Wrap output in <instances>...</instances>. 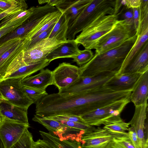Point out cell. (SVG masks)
<instances>
[{"instance_id":"cell-14","label":"cell","mask_w":148,"mask_h":148,"mask_svg":"<svg viewBox=\"0 0 148 148\" xmlns=\"http://www.w3.org/2000/svg\"><path fill=\"white\" fill-rule=\"evenodd\" d=\"M148 71V41L127 65L117 74L139 73L143 74Z\"/></svg>"},{"instance_id":"cell-4","label":"cell","mask_w":148,"mask_h":148,"mask_svg":"<svg viewBox=\"0 0 148 148\" xmlns=\"http://www.w3.org/2000/svg\"><path fill=\"white\" fill-rule=\"evenodd\" d=\"M134 25L127 23L124 20H119L109 32L97 41L92 49L95 53L101 54L115 48L137 34Z\"/></svg>"},{"instance_id":"cell-21","label":"cell","mask_w":148,"mask_h":148,"mask_svg":"<svg viewBox=\"0 0 148 148\" xmlns=\"http://www.w3.org/2000/svg\"><path fill=\"white\" fill-rule=\"evenodd\" d=\"M148 97V71L142 74L132 91L130 101L135 106L147 103Z\"/></svg>"},{"instance_id":"cell-40","label":"cell","mask_w":148,"mask_h":148,"mask_svg":"<svg viewBox=\"0 0 148 148\" xmlns=\"http://www.w3.org/2000/svg\"><path fill=\"white\" fill-rule=\"evenodd\" d=\"M128 131L129 138L134 146L136 148H140L138 136L135 128L131 126Z\"/></svg>"},{"instance_id":"cell-30","label":"cell","mask_w":148,"mask_h":148,"mask_svg":"<svg viewBox=\"0 0 148 148\" xmlns=\"http://www.w3.org/2000/svg\"><path fill=\"white\" fill-rule=\"evenodd\" d=\"M23 88L33 103H36L40 99L48 95L46 90L37 89L25 86H23Z\"/></svg>"},{"instance_id":"cell-5","label":"cell","mask_w":148,"mask_h":148,"mask_svg":"<svg viewBox=\"0 0 148 148\" xmlns=\"http://www.w3.org/2000/svg\"><path fill=\"white\" fill-rule=\"evenodd\" d=\"M22 79L11 78L0 82V93L3 100L14 105L28 109L33 103L23 88Z\"/></svg>"},{"instance_id":"cell-6","label":"cell","mask_w":148,"mask_h":148,"mask_svg":"<svg viewBox=\"0 0 148 148\" xmlns=\"http://www.w3.org/2000/svg\"><path fill=\"white\" fill-rule=\"evenodd\" d=\"M129 137L128 132H113L100 127H94L82 135V148H109L114 138Z\"/></svg>"},{"instance_id":"cell-37","label":"cell","mask_w":148,"mask_h":148,"mask_svg":"<svg viewBox=\"0 0 148 148\" xmlns=\"http://www.w3.org/2000/svg\"><path fill=\"white\" fill-rule=\"evenodd\" d=\"M23 38H16L6 41L0 45V57Z\"/></svg>"},{"instance_id":"cell-19","label":"cell","mask_w":148,"mask_h":148,"mask_svg":"<svg viewBox=\"0 0 148 148\" xmlns=\"http://www.w3.org/2000/svg\"><path fill=\"white\" fill-rule=\"evenodd\" d=\"M23 86L46 90L49 86L53 85L52 71L48 69H42L38 74L22 79Z\"/></svg>"},{"instance_id":"cell-26","label":"cell","mask_w":148,"mask_h":148,"mask_svg":"<svg viewBox=\"0 0 148 148\" xmlns=\"http://www.w3.org/2000/svg\"><path fill=\"white\" fill-rule=\"evenodd\" d=\"M104 129L113 132L125 133L129 127V123L125 122L120 115L115 116L108 119L103 124Z\"/></svg>"},{"instance_id":"cell-18","label":"cell","mask_w":148,"mask_h":148,"mask_svg":"<svg viewBox=\"0 0 148 148\" xmlns=\"http://www.w3.org/2000/svg\"><path fill=\"white\" fill-rule=\"evenodd\" d=\"M137 34L136 40L127 55L120 71L127 65L138 53L146 42L148 41V14L140 23Z\"/></svg>"},{"instance_id":"cell-8","label":"cell","mask_w":148,"mask_h":148,"mask_svg":"<svg viewBox=\"0 0 148 148\" xmlns=\"http://www.w3.org/2000/svg\"><path fill=\"white\" fill-rule=\"evenodd\" d=\"M130 99L116 101L92 111L81 116L88 125L93 126L103 125L112 117L120 115Z\"/></svg>"},{"instance_id":"cell-15","label":"cell","mask_w":148,"mask_h":148,"mask_svg":"<svg viewBox=\"0 0 148 148\" xmlns=\"http://www.w3.org/2000/svg\"><path fill=\"white\" fill-rule=\"evenodd\" d=\"M92 0H62L61 3L55 7L62 13L65 15L69 20L68 29L83 10Z\"/></svg>"},{"instance_id":"cell-10","label":"cell","mask_w":148,"mask_h":148,"mask_svg":"<svg viewBox=\"0 0 148 148\" xmlns=\"http://www.w3.org/2000/svg\"><path fill=\"white\" fill-rule=\"evenodd\" d=\"M30 127L25 124L4 118L0 123V140L4 148H10Z\"/></svg>"},{"instance_id":"cell-49","label":"cell","mask_w":148,"mask_h":148,"mask_svg":"<svg viewBox=\"0 0 148 148\" xmlns=\"http://www.w3.org/2000/svg\"><path fill=\"white\" fill-rule=\"evenodd\" d=\"M0 99H3L0 93Z\"/></svg>"},{"instance_id":"cell-36","label":"cell","mask_w":148,"mask_h":148,"mask_svg":"<svg viewBox=\"0 0 148 148\" xmlns=\"http://www.w3.org/2000/svg\"><path fill=\"white\" fill-rule=\"evenodd\" d=\"M24 0H0V9L5 11L21 3Z\"/></svg>"},{"instance_id":"cell-47","label":"cell","mask_w":148,"mask_h":148,"mask_svg":"<svg viewBox=\"0 0 148 148\" xmlns=\"http://www.w3.org/2000/svg\"><path fill=\"white\" fill-rule=\"evenodd\" d=\"M3 99H0V103L2 101ZM3 119V117L0 114V123L2 122Z\"/></svg>"},{"instance_id":"cell-22","label":"cell","mask_w":148,"mask_h":148,"mask_svg":"<svg viewBox=\"0 0 148 148\" xmlns=\"http://www.w3.org/2000/svg\"><path fill=\"white\" fill-rule=\"evenodd\" d=\"M74 40H68L62 43L49 53L46 57V60L50 62L56 59L71 58L78 55L80 50L78 45Z\"/></svg>"},{"instance_id":"cell-41","label":"cell","mask_w":148,"mask_h":148,"mask_svg":"<svg viewBox=\"0 0 148 148\" xmlns=\"http://www.w3.org/2000/svg\"><path fill=\"white\" fill-rule=\"evenodd\" d=\"M113 141L120 144L124 148H136L129 137L115 138Z\"/></svg>"},{"instance_id":"cell-17","label":"cell","mask_w":148,"mask_h":148,"mask_svg":"<svg viewBox=\"0 0 148 148\" xmlns=\"http://www.w3.org/2000/svg\"><path fill=\"white\" fill-rule=\"evenodd\" d=\"M27 109L13 105L3 100L0 103V114L4 118L25 124H29Z\"/></svg>"},{"instance_id":"cell-2","label":"cell","mask_w":148,"mask_h":148,"mask_svg":"<svg viewBox=\"0 0 148 148\" xmlns=\"http://www.w3.org/2000/svg\"><path fill=\"white\" fill-rule=\"evenodd\" d=\"M115 0H92L68 29L67 40H74L76 35L100 16L114 14Z\"/></svg>"},{"instance_id":"cell-24","label":"cell","mask_w":148,"mask_h":148,"mask_svg":"<svg viewBox=\"0 0 148 148\" xmlns=\"http://www.w3.org/2000/svg\"><path fill=\"white\" fill-rule=\"evenodd\" d=\"M50 62L49 61L46 60L32 64L25 65L12 73L4 79L11 78H20L22 79L43 69Z\"/></svg>"},{"instance_id":"cell-23","label":"cell","mask_w":148,"mask_h":148,"mask_svg":"<svg viewBox=\"0 0 148 148\" xmlns=\"http://www.w3.org/2000/svg\"><path fill=\"white\" fill-rule=\"evenodd\" d=\"M39 132L43 140L56 148H82L81 142L76 140L62 139L49 133L41 131Z\"/></svg>"},{"instance_id":"cell-51","label":"cell","mask_w":148,"mask_h":148,"mask_svg":"<svg viewBox=\"0 0 148 148\" xmlns=\"http://www.w3.org/2000/svg\"><path fill=\"white\" fill-rule=\"evenodd\" d=\"M110 147L109 148H110Z\"/></svg>"},{"instance_id":"cell-34","label":"cell","mask_w":148,"mask_h":148,"mask_svg":"<svg viewBox=\"0 0 148 148\" xmlns=\"http://www.w3.org/2000/svg\"><path fill=\"white\" fill-rule=\"evenodd\" d=\"M56 23H53L47 30L38 36L27 42V48L26 49L32 47L42 40L48 38Z\"/></svg>"},{"instance_id":"cell-13","label":"cell","mask_w":148,"mask_h":148,"mask_svg":"<svg viewBox=\"0 0 148 148\" xmlns=\"http://www.w3.org/2000/svg\"><path fill=\"white\" fill-rule=\"evenodd\" d=\"M148 104L135 106L134 115L128 122L133 127L137 133L140 148H148V138H145L144 130L147 112Z\"/></svg>"},{"instance_id":"cell-29","label":"cell","mask_w":148,"mask_h":148,"mask_svg":"<svg viewBox=\"0 0 148 148\" xmlns=\"http://www.w3.org/2000/svg\"><path fill=\"white\" fill-rule=\"evenodd\" d=\"M94 54L91 49H85L81 50L79 53L71 58L73 61L80 66L89 62L93 57Z\"/></svg>"},{"instance_id":"cell-1","label":"cell","mask_w":148,"mask_h":148,"mask_svg":"<svg viewBox=\"0 0 148 148\" xmlns=\"http://www.w3.org/2000/svg\"><path fill=\"white\" fill-rule=\"evenodd\" d=\"M137 38V34L115 48L95 53L89 62L79 67L80 77L92 76L105 72L118 73Z\"/></svg>"},{"instance_id":"cell-35","label":"cell","mask_w":148,"mask_h":148,"mask_svg":"<svg viewBox=\"0 0 148 148\" xmlns=\"http://www.w3.org/2000/svg\"><path fill=\"white\" fill-rule=\"evenodd\" d=\"M28 5L25 0L21 4L0 13V21L7 16L27 9Z\"/></svg>"},{"instance_id":"cell-7","label":"cell","mask_w":148,"mask_h":148,"mask_svg":"<svg viewBox=\"0 0 148 148\" xmlns=\"http://www.w3.org/2000/svg\"><path fill=\"white\" fill-rule=\"evenodd\" d=\"M116 74L105 72L92 76L80 77L72 85L59 90L58 93L62 96H66L101 87Z\"/></svg>"},{"instance_id":"cell-43","label":"cell","mask_w":148,"mask_h":148,"mask_svg":"<svg viewBox=\"0 0 148 148\" xmlns=\"http://www.w3.org/2000/svg\"><path fill=\"white\" fill-rule=\"evenodd\" d=\"M125 3L126 0H115L114 14H117L122 8L125 7Z\"/></svg>"},{"instance_id":"cell-3","label":"cell","mask_w":148,"mask_h":148,"mask_svg":"<svg viewBox=\"0 0 148 148\" xmlns=\"http://www.w3.org/2000/svg\"><path fill=\"white\" fill-rule=\"evenodd\" d=\"M119 20V14L101 16L85 28L75 40L91 49L101 38L110 31Z\"/></svg>"},{"instance_id":"cell-32","label":"cell","mask_w":148,"mask_h":148,"mask_svg":"<svg viewBox=\"0 0 148 148\" xmlns=\"http://www.w3.org/2000/svg\"><path fill=\"white\" fill-rule=\"evenodd\" d=\"M30 16L0 27V39L21 25Z\"/></svg>"},{"instance_id":"cell-28","label":"cell","mask_w":148,"mask_h":148,"mask_svg":"<svg viewBox=\"0 0 148 148\" xmlns=\"http://www.w3.org/2000/svg\"><path fill=\"white\" fill-rule=\"evenodd\" d=\"M34 141L32 133L27 129L20 139L10 148H32Z\"/></svg>"},{"instance_id":"cell-38","label":"cell","mask_w":148,"mask_h":148,"mask_svg":"<svg viewBox=\"0 0 148 148\" xmlns=\"http://www.w3.org/2000/svg\"><path fill=\"white\" fill-rule=\"evenodd\" d=\"M50 117L87 125L80 116L69 115H62Z\"/></svg>"},{"instance_id":"cell-33","label":"cell","mask_w":148,"mask_h":148,"mask_svg":"<svg viewBox=\"0 0 148 148\" xmlns=\"http://www.w3.org/2000/svg\"><path fill=\"white\" fill-rule=\"evenodd\" d=\"M118 14L119 19V18H121L119 20H124L127 23L134 25L133 8H126L125 7H124Z\"/></svg>"},{"instance_id":"cell-42","label":"cell","mask_w":148,"mask_h":148,"mask_svg":"<svg viewBox=\"0 0 148 148\" xmlns=\"http://www.w3.org/2000/svg\"><path fill=\"white\" fill-rule=\"evenodd\" d=\"M32 148H56L43 140L34 141Z\"/></svg>"},{"instance_id":"cell-44","label":"cell","mask_w":148,"mask_h":148,"mask_svg":"<svg viewBox=\"0 0 148 148\" xmlns=\"http://www.w3.org/2000/svg\"><path fill=\"white\" fill-rule=\"evenodd\" d=\"M133 9L134 25L137 32L140 25L139 8H135Z\"/></svg>"},{"instance_id":"cell-46","label":"cell","mask_w":148,"mask_h":148,"mask_svg":"<svg viewBox=\"0 0 148 148\" xmlns=\"http://www.w3.org/2000/svg\"><path fill=\"white\" fill-rule=\"evenodd\" d=\"M111 147L112 148H124L121 145L114 141L112 144Z\"/></svg>"},{"instance_id":"cell-31","label":"cell","mask_w":148,"mask_h":148,"mask_svg":"<svg viewBox=\"0 0 148 148\" xmlns=\"http://www.w3.org/2000/svg\"><path fill=\"white\" fill-rule=\"evenodd\" d=\"M45 118L56 120L67 126L80 130L84 131L85 132L91 130L94 128V127L93 126L78 122L54 118L51 117H48Z\"/></svg>"},{"instance_id":"cell-27","label":"cell","mask_w":148,"mask_h":148,"mask_svg":"<svg viewBox=\"0 0 148 148\" xmlns=\"http://www.w3.org/2000/svg\"><path fill=\"white\" fill-rule=\"evenodd\" d=\"M34 6L32 7L25 10L8 15L3 19L0 23V27L30 16L32 13Z\"/></svg>"},{"instance_id":"cell-20","label":"cell","mask_w":148,"mask_h":148,"mask_svg":"<svg viewBox=\"0 0 148 148\" xmlns=\"http://www.w3.org/2000/svg\"><path fill=\"white\" fill-rule=\"evenodd\" d=\"M27 42L22 39L0 57V82L3 80L10 64L17 55L27 47Z\"/></svg>"},{"instance_id":"cell-11","label":"cell","mask_w":148,"mask_h":148,"mask_svg":"<svg viewBox=\"0 0 148 148\" xmlns=\"http://www.w3.org/2000/svg\"><path fill=\"white\" fill-rule=\"evenodd\" d=\"M52 72L53 85L59 90L68 87L80 77L79 67L64 62L59 64Z\"/></svg>"},{"instance_id":"cell-9","label":"cell","mask_w":148,"mask_h":148,"mask_svg":"<svg viewBox=\"0 0 148 148\" xmlns=\"http://www.w3.org/2000/svg\"><path fill=\"white\" fill-rule=\"evenodd\" d=\"M65 42L58 41L54 37L42 40L24 50V62L26 65H29L46 60V57L49 53Z\"/></svg>"},{"instance_id":"cell-48","label":"cell","mask_w":148,"mask_h":148,"mask_svg":"<svg viewBox=\"0 0 148 148\" xmlns=\"http://www.w3.org/2000/svg\"><path fill=\"white\" fill-rule=\"evenodd\" d=\"M0 148H4V147L2 143L0 140Z\"/></svg>"},{"instance_id":"cell-12","label":"cell","mask_w":148,"mask_h":148,"mask_svg":"<svg viewBox=\"0 0 148 148\" xmlns=\"http://www.w3.org/2000/svg\"><path fill=\"white\" fill-rule=\"evenodd\" d=\"M142 74H116L103 85L111 90L118 91H132Z\"/></svg>"},{"instance_id":"cell-45","label":"cell","mask_w":148,"mask_h":148,"mask_svg":"<svg viewBox=\"0 0 148 148\" xmlns=\"http://www.w3.org/2000/svg\"><path fill=\"white\" fill-rule=\"evenodd\" d=\"M141 0H126L125 7L126 8H139Z\"/></svg>"},{"instance_id":"cell-50","label":"cell","mask_w":148,"mask_h":148,"mask_svg":"<svg viewBox=\"0 0 148 148\" xmlns=\"http://www.w3.org/2000/svg\"><path fill=\"white\" fill-rule=\"evenodd\" d=\"M110 148H112L111 147H110Z\"/></svg>"},{"instance_id":"cell-39","label":"cell","mask_w":148,"mask_h":148,"mask_svg":"<svg viewBox=\"0 0 148 148\" xmlns=\"http://www.w3.org/2000/svg\"><path fill=\"white\" fill-rule=\"evenodd\" d=\"M140 23L148 14V0H141L139 7Z\"/></svg>"},{"instance_id":"cell-16","label":"cell","mask_w":148,"mask_h":148,"mask_svg":"<svg viewBox=\"0 0 148 148\" xmlns=\"http://www.w3.org/2000/svg\"><path fill=\"white\" fill-rule=\"evenodd\" d=\"M32 120L41 124L46 128L51 135L62 136L64 134L69 136L71 135L76 137L75 134H80L82 130L69 127L63 125L57 121L47 118H42L34 115Z\"/></svg>"},{"instance_id":"cell-25","label":"cell","mask_w":148,"mask_h":148,"mask_svg":"<svg viewBox=\"0 0 148 148\" xmlns=\"http://www.w3.org/2000/svg\"><path fill=\"white\" fill-rule=\"evenodd\" d=\"M69 21L64 14L62 13L48 38L54 37L58 41H67L66 36Z\"/></svg>"}]
</instances>
